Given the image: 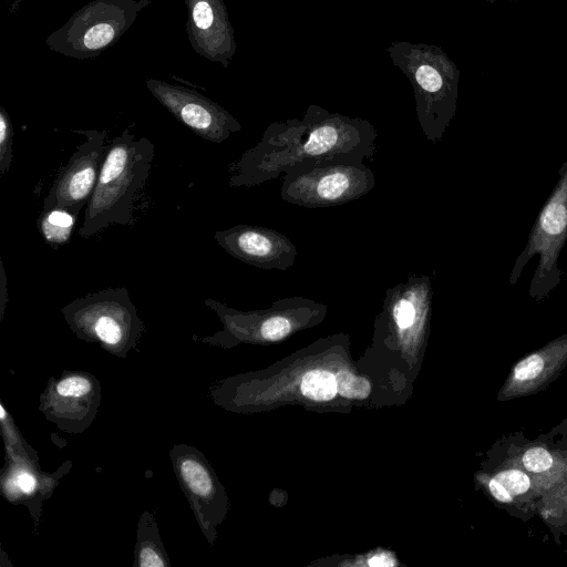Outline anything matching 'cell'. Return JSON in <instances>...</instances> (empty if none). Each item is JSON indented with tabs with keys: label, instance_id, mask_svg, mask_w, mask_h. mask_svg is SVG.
<instances>
[{
	"label": "cell",
	"instance_id": "cell-6",
	"mask_svg": "<svg viewBox=\"0 0 567 567\" xmlns=\"http://www.w3.org/2000/svg\"><path fill=\"white\" fill-rule=\"evenodd\" d=\"M558 179L539 210L525 248L516 258L508 281L515 286L528 261L538 256V265L529 285V297L539 301L559 284L560 251L567 240V159L558 172Z\"/></svg>",
	"mask_w": 567,
	"mask_h": 567
},
{
	"label": "cell",
	"instance_id": "cell-4",
	"mask_svg": "<svg viewBox=\"0 0 567 567\" xmlns=\"http://www.w3.org/2000/svg\"><path fill=\"white\" fill-rule=\"evenodd\" d=\"M374 186V173L363 162L318 159L285 173L280 198L303 208H327L359 199Z\"/></svg>",
	"mask_w": 567,
	"mask_h": 567
},
{
	"label": "cell",
	"instance_id": "cell-19",
	"mask_svg": "<svg viewBox=\"0 0 567 567\" xmlns=\"http://www.w3.org/2000/svg\"><path fill=\"white\" fill-rule=\"evenodd\" d=\"M1 427L4 440L7 456L22 461L40 468L37 453L29 446L27 442L20 435L16 427L11 415L6 411L1 404Z\"/></svg>",
	"mask_w": 567,
	"mask_h": 567
},
{
	"label": "cell",
	"instance_id": "cell-2",
	"mask_svg": "<svg viewBox=\"0 0 567 567\" xmlns=\"http://www.w3.org/2000/svg\"><path fill=\"white\" fill-rule=\"evenodd\" d=\"M154 144L125 128L109 142L95 189L89 199L79 234L95 236L111 225L130 226L134 202L143 190L154 159Z\"/></svg>",
	"mask_w": 567,
	"mask_h": 567
},
{
	"label": "cell",
	"instance_id": "cell-24",
	"mask_svg": "<svg viewBox=\"0 0 567 567\" xmlns=\"http://www.w3.org/2000/svg\"><path fill=\"white\" fill-rule=\"evenodd\" d=\"M13 128L8 112L0 107V174L4 175L12 161Z\"/></svg>",
	"mask_w": 567,
	"mask_h": 567
},
{
	"label": "cell",
	"instance_id": "cell-25",
	"mask_svg": "<svg viewBox=\"0 0 567 567\" xmlns=\"http://www.w3.org/2000/svg\"><path fill=\"white\" fill-rule=\"evenodd\" d=\"M487 487L489 493L496 501L504 504L513 503L514 497L495 476L488 477Z\"/></svg>",
	"mask_w": 567,
	"mask_h": 567
},
{
	"label": "cell",
	"instance_id": "cell-18",
	"mask_svg": "<svg viewBox=\"0 0 567 567\" xmlns=\"http://www.w3.org/2000/svg\"><path fill=\"white\" fill-rule=\"evenodd\" d=\"M78 216L60 208L43 209L38 219V228L52 247L62 246L70 239Z\"/></svg>",
	"mask_w": 567,
	"mask_h": 567
},
{
	"label": "cell",
	"instance_id": "cell-26",
	"mask_svg": "<svg viewBox=\"0 0 567 567\" xmlns=\"http://www.w3.org/2000/svg\"><path fill=\"white\" fill-rule=\"evenodd\" d=\"M0 286H1V288H0V290H1V295H0V298H1V302H0V306H1L0 318L2 319L6 303L9 300L8 299V290H7V277H6L2 264H1V285Z\"/></svg>",
	"mask_w": 567,
	"mask_h": 567
},
{
	"label": "cell",
	"instance_id": "cell-14",
	"mask_svg": "<svg viewBox=\"0 0 567 567\" xmlns=\"http://www.w3.org/2000/svg\"><path fill=\"white\" fill-rule=\"evenodd\" d=\"M186 34L199 56L227 68L235 53L234 31L223 0H184Z\"/></svg>",
	"mask_w": 567,
	"mask_h": 567
},
{
	"label": "cell",
	"instance_id": "cell-20",
	"mask_svg": "<svg viewBox=\"0 0 567 567\" xmlns=\"http://www.w3.org/2000/svg\"><path fill=\"white\" fill-rule=\"evenodd\" d=\"M300 389L305 396L315 401H329L338 393L336 375L324 370L307 372Z\"/></svg>",
	"mask_w": 567,
	"mask_h": 567
},
{
	"label": "cell",
	"instance_id": "cell-21",
	"mask_svg": "<svg viewBox=\"0 0 567 567\" xmlns=\"http://www.w3.org/2000/svg\"><path fill=\"white\" fill-rule=\"evenodd\" d=\"M524 470L530 474H550L558 470V461L554 454L542 445H533L524 451L519 457Z\"/></svg>",
	"mask_w": 567,
	"mask_h": 567
},
{
	"label": "cell",
	"instance_id": "cell-11",
	"mask_svg": "<svg viewBox=\"0 0 567 567\" xmlns=\"http://www.w3.org/2000/svg\"><path fill=\"white\" fill-rule=\"evenodd\" d=\"M146 87L178 122L205 141L221 143L241 130L228 111L193 89L157 79H147Z\"/></svg>",
	"mask_w": 567,
	"mask_h": 567
},
{
	"label": "cell",
	"instance_id": "cell-30",
	"mask_svg": "<svg viewBox=\"0 0 567 567\" xmlns=\"http://www.w3.org/2000/svg\"><path fill=\"white\" fill-rule=\"evenodd\" d=\"M511 1H518V0H511Z\"/></svg>",
	"mask_w": 567,
	"mask_h": 567
},
{
	"label": "cell",
	"instance_id": "cell-3",
	"mask_svg": "<svg viewBox=\"0 0 567 567\" xmlns=\"http://www.w3.org/2000/svg\"><path fill=\"white\" fill-rule=\"evenodd\" d=\"M61 312L79 339L97 343L118 358H125L145 331L125 287H110L75 298Z\"/></svg>",
	"mask_w": 567,
	"mask_h": 567
},
{
	"label": "cell",
	"instance_id": "cell-27",
	"mask_svg": "<svg viewBox=\"0 0 567 567\" xmlns=\"http://www.w3.org/2000/svg\"><path fill=\"white\" fill-rule=\"evenodd\" d=\"M389 558L386 557H373L370 560L371 566H389L393 565V561H388Z\"/></svg>",
	"mask_w": 567,
	"mask_h": 567
},
{
	"label": "cell",
	"instance_id": "cell-1",
	"mask_svg": "<svg viewBox=\"0 0 567 567\" xmlns=\"http://www.w3.org/2000/svg\"><path fill=\"white\" fill-rule=\"evenodd\" d=\"M378 132L369 121L311 105L302 118L268 125L260 141L229 164L228 184L254 187L310 161L360 163L374 156Z\"/></svg>",
	"mask_w": 567,
	"mask_h": 567
},
{
	"label": "cell",
	"instance_id": "cell-10",
	"mask_svg": "<svg viewBox=\"0 0 567 567\" xmlns=\"http://www.w3.org/2000/svg\"><path fill=\"white\" fill-rule=\"evenodd\" d=\"M101 403L100 381L84 371H64L49 380L40 395L39 410L69 434L84 432Z\"/></svg>",
	"mask_w": 567,
	"mask_h": 567
},
{
	"label": "cell",
	"instance_id": "cell-23",
	"mask_svg": "<svg viewBox=\"0 0 567 567\" xmlns=\"http://www.w3.org/2000/svg\"><path fill=\"white\" fill-rule=\"evenodd\" d=\"M337 392L348 399H364L370 394V383L367 379L355 377L350 372L340 371L336 374Z\"/></svg>",
	"mask_w": 567,
	"mask_h": 567
},
{
	"label": "cell",
	"instance_id": "cell-29",
	"mask_svg": "<svg viewBox=\"0 0 567 567\" xmlns=\"http://www.w3.org/2000/svg\"><path fill=\"white\" fill-rule=\"evenodd\" d=\"M486 1H488V2H491V3H494V2H496V1H501V0H486Z\"/></svg>",
	"mask_w": 567,
	"mask_h": 567
},
{
	"label": "cell",
	"instance_id": "cell-16",
	"mask_svg": "<svg viewBox=\"0 0 567 567\" xmlns=\"http://www.w3.org/2000/svg\"><path fill=\"white\" fill-rule=\"evenodd\" d=\"M71 466V462H66L55 473L45 474L41 468L7 456L1 475V491L9 502L28 507L33 519L38 522L43 501L50 497L59 480Z\"/></svg>",
	"mask_w": 567,
	"mask_h": 567
},
{
	"label": "cell",
	"instance_id": "cell-8",
	"mask_svg": "<svg viewBox=\"0 0 567 567\" xmlns=\"http://www.w3.org/2000/svg\"><path fill=\"white\" fill-rule=\"evenodd\" d=\"M224 324V330L199 339L213 346H223L230 338L256 330L267 341H279L293 329L299 318L317 317L324 312V306L302 297H287L274 302L266 311L241 312L215 299H205Z\"/></svg>",
	"mask_w": 567,
	"mask_h": 567
},
{
	"label": "cell",
	"instance_id": "cell-17",
	"mask_svg": "<svg viewBox=\"0 0 567 567\" xmlns=\"http://www.w3.org/2000/svg\"><path fill=\"white\" fill-rule=\"evenodd\" d=\"M134 558V566L137 567H167L171 565L155 517L147 511L142 513L138 520Z\"/></svg>",
	"mask_w": 567,
	"mask_h": 567
},
{
	"label": "cell",
	"instance_id": "cell-7",
	"mask_svg": "<svg viewBox=\"0 0 567 567\" xmlns=\"http://www.w3.org/2000/svg\"><path fill=\"white\" fill-rule=\"evenodd\" d=\"M416 113L425 138L442 141L456 112L460 72L440 50L429 51L413 71Z\"/></svg>",
	"mask_w": 567,
	"mask_h": 567
},
{
	"label": "cell",
	"instance_id": "cell-28",
	"mask_svg": "<svg viewBox=\"0 0 567 567\" xmlns=\"http://www.w3.org/2000/svg\"><path fill=\"white\" fill-rule=\"evenodd\" d=\"M22 0H12L11 11L18 10Z\"/></svg>",
	"mask_w": 567,
	"mask_h": 567
},
{
	"label": "cell",
	"instance_id": "cell-13",
	"mask_svg": "<svg viewBox=\"0 0 567 567\" xmlns=\"http://www.w3.org/2000/svg\"><path fill=\"white\" fill-rule=\"evenodd\" d=\"M216 243L234 258L264 270H288L297 247L284 234L256 225H235L214 233Z\"/></svg>",
	"mask_w": 567,
	"mask_h": 567
},
{
	"label": "cell",
	"instance_id": "cell-5",
	"mask_svg": "<svg viewBox=\"0 0 567 567\" xmlns=\"http://www.w3.org/2000/svg\"><path fill=\"white\" fill-rule=\"evenodd\" d=\"M150 4V0H93L53 31L45 44L68 58H95L113 47Z\"/></svg>",
	"mask_w": 567,
	"mask_h": 567
},
{
	"label": "cell",
	"instance_id": "cell-15",
	"mask_svg": "<svg viewBox=\"0 0 567 567\" xmlns=\"http://www.w3.org/2000/svg\"><path fill=\"white\" fill-rule=\"evenodd\" d=\"M567 365V334L528 353L511 369L497 400L507 401L544 390Z\"/></svg>",
	"mask_w": 567,
	"mask_h": 567
},
{
	"label": "cell",
	"instance_id": "cell-9",
	"mask_svg": "<svg viewBox=\"0 0 567 567\" xmlns=\"http://www.w3.org/2000/svg\"><path fill=\"white\" fill-rule=\"evenodd\" d=\"M85 140L61 168L43 202V209L60 208L79 215L91 198L106 156L107 131L75 130Z\"/></svg>",
	"mask_w": 567,
	"mask_h": 567
},
{
	"label": "cell",
	"instance_id": "cell-22",
	"mask_svg": "<svg viewBox=\"0 0 567 567\" xmlns=\"http://www.w3.org/2000/svg\"><path fill=\"white\" fill-rule=\"evenodd\" d=\"M494 476L513 497L525 495L533 488L532 477L528 475V472L517 467L501 470Z\"/></svg>",
	"mask_w": 567,
	"mask_h": 567
},
{
	"label": "cell",
	"instance_id": "cell-12",
	"mask_svg": "<svg viewBox=\"0 0 567 567\" xmlns=\"http://www.w3.org/2000/svg\"><path fill=\"white\" fill-rule=\"evenodd\" d=\"M169 458L204 536L213 543L215 525L221 520L225 507V495L215 472L200 451L185 443L173 445Z\"/></svg>",
	"mask_w": 567,
	"mask_h": 567
}]
</instances>
